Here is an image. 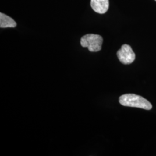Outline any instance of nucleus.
Listing matches in <instances>:
<instances>
[{
	"label": "nucleus",
	"instance_id": "nucleus-1",
	"mask_svg": "<svg viewBox=\"0 0 156 156\" xmlns=\"http://www.w3.org/2000/svg\"><path fill=\"white\" fill-rule=\"evenodd\" d=\"M119 102L123 106L138 108L145 110H151L152 108V105L149 101L135 94L122 95L119 98Z\"/></svg>",
	"mask_w": 156,
	"mask_h": 156
},
{
	"label": "nucleus",
	"instance_id": "nucleus-6",
	"mask_svg": "<svg viewBox=\"0 0 156 156\" xmlns=\"http://www.w3.org/2000/svg\"><path fill=\"white\" fill-rule=\"evenodd\" d=\"M155 1H156V0H155Z\"/></svg>",
	"mask_w": 156,
	"mask_h": 156
},
{
	"label": "nucleus",
	"instance_id": "nucleus-2",
	"mask_svg": "<svg viewBox=\"0 0 156 156\" xmlns=\"http://www.w3.org/2000/svg\"><path fill=\"white\" fill-rule=\"evenodd\" d=\"M103 42L102 37L97 34H89L84 35L80 39V45L87 48L91 52H97L101 50Z\"/></svg>",
	"mask_w": 156,
	"mask_h": 156
},
{
	"label": "nucleus",
	"instance_id": "nucleus-5",
	"mask_svg": "<svg viewBox=\"0 0 156 156\" xmlns=\"http://www.w3.org/2000/svg\"><path fill=\"white\" fill-rule=\"evenodd\" d=\"M16 22L11 17L3 13H0V27L1 28H14L16 27Z\"/></svg>",
	"mask_w": 156,
	"mask_h": 156
},
{
	"label": "nucleus",
	"instance_id": "nucleus-4",
	"mask_svg": "<svg viewBox=\"0 0 156 156\" xmlns=\"http://www.w3.org/2000/svg\"><path fill=\"white\" fill-rule=\"evenodd\" d=\"M90 5L95 12L104 14L109 9V0H91Z\"/></svg>",
	"mask_w": 156,
	"mask_h": 156
},
{
	"label": "nucleus",
	"instance_id": "nucleus-3",
	"mask_svg": "<svg viewBox=\"0 0 156 156\" xmlns=\"http://www.w3.org/2000/svg\"><path fill=\"white\" fill-rule=\"evenodd\" d=\"M117 56L119 60L123 64H130L135 59V54L129 45H122L121 49L118 50Z\"/></svg>",
	"mask_w": 156,
	"mask_h": 156
}]
</instances>
